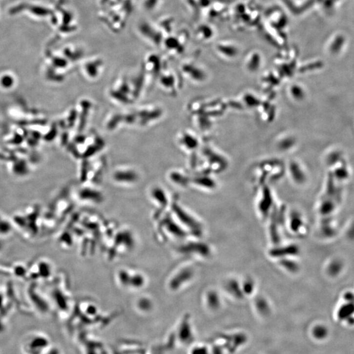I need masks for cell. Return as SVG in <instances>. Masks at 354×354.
Returning a JSON list of instances; mask_svg holds the SVG:
<instances>
[{
  "instance_id": "cell-10",
  "label": "cell",
  "mask_w": 354,
  "mask_h": 354,
  "mask_svg": "<svg viewBox=\"0 0 354 354\" xmlns=\"http://www.w3.org/2000/svg\"><path fill=\"white\" fill-rule=\"evenodd\" d=\"M193 276H194V271L192 269L185 268V269L181 270L171 281V286L173 288L172 290H179L177 288H181L182 286L185 284V283L190 281Z\"/></svg>"
},
{
  "instance_id": "cell-11",
  "label": "cell",
  "mask_w": 354,
  "mask_h": 354,
  "mask_svg": "<svg viewBox=\"0 0 354 354\" xmlns=\"http://www.w3.org/2000/svg\"><path fill=\"white\" fill-rule=\"evenodd\" d=\"M80 106L82 107V116L80 117V127L82 129L83 128L85 129L86 124L87 123L88 120L89 119L91 115L92 110H93V104L91 101L89 99H84L80 103Z\"/></svg>"
},
{
  "instance_id": "cell-5",
  "label": "cell",
  "mask_w": 354,
  "mask_h": 354,
  "mask_svg": "<svg viewBox=\"0 0 354 354\" xmlns=\"http://www.w3.org/2000/svg\"><path fill=\"white\" fill-rule=\"evenodd\" d=\"M104 62L102 59L92 58L85 61L82 66L84 78L89 82H95L102 75Z\"/></svg>"
},
{
  "instance_id": "cell-20",
  "label": "cell",
  "mask_w": 354,
  "mask_h": 354,
  "mask_svg": "<svg viewBox=\"0 0 354 354\" xmlns=\"http://www.w3.org/2000/svg\"><path fill=\"white\" fill-rule=\"evenodd\" d=\"M243 292L244 294L252 293L254 290L253 282L251 280H246L243 284H242Z\"/></svg>"
},
{
  "instance_id": "cell-4",
  "label": "cell",
  "mask_w": 354,
  "mask_h": 354,
  "mask_svg": "<svg viewBox=\"0 0 354 354\" xmlns=\"http://www.w3.org/2000/svg\"><path fill=\"white\" fill-rule=\"evenodd\" d=\"M158 87L166 95L175 97L180 89L179 78L175 72L168 69H164L158 76L156 80Z\"/></svg>"
},
{
  "instance_id": "cell-16",
  "label": "cell",
  "mask_w": 354,
  "mask_h": 354,
  "mask_svg": "<svg viewBox=\"0 0 354 354\" xmlns=\"http://www.w3.org/2000/svg\"><path fill=\"white\" fill-rule=\"evenodd\" d=\"M80 196L85 200H100L102 194L100 191L91 187H85L80 192Z\"/></svg>"
},
{
  "instance_id": "cell-1",
  "label": "cell",
  "mask_w": 354,
  "mask_h": 354,
  "mask_svg": "<svg viewBox=\"0 0 354 354\" xmlns=\"http://www.w3.org/2000/svg\"><path fill=\"white\" fill-rule=\"evenodd\" d=\"M107 96L118 106H128L137 101L129 77L120 76L108 87Z\"/></svg>"
},
{
  "instance_id": "cell-22",
  "label": "cell",
  "mask_w": 354,
  "mask_h": 354,
  "mask_svg": "<svg viewBox=\"0 0 354 354\" xmlns=\"http://www.w3.org/2000/svg\"><path fill=\"white\" fill-rule=\"evenodd\" d=\"M302 225V221L301 219H300V217L294 215L292 216V223H291V227H292V229L294 230V231H296L297 230V229L298 228H300L301 227Z\"/></svg>"
},
{
  "instance_id": "cell-13",
  "label": "cell",
  "mask_w": 354,
  "mask_h": 354,
  "mask_svg": "<svg viewBox=\"0 0 354 354\" xmlns=\"http://www.w3.org/2000/svg\"><path fill=\"white\" fill-rule=\"evenodd\" d=\"M49 340L43 336H36L31 340L29 344L31 354H40L42 350L49 346Z\"/></svg>"
},
{
  "instance_id": "cell-24",
  "label": "cell",
  "mask_w": 354,
  "mask_h": 354,
  "mask_svg": "<svg viewBox=\"0 0 354 354\" xmlns=\"http://www.w3.org/2000/svg\"><path fill=\"white\" fill-rule=\"evenodd\" d=\"M3 325L1 324V323H0V333H1L3 332Z\"/></svg>"
},
{
  "instance_id": "cell-18",
  "label": "cell",
  "mask_w": 354,
  "mask_h": 354,
  "mask_svg": "<svg viewBox=\"0 0 354 354\" xmlns=\"http://www.w3.org/2000/svg\"><path fill=\"white\" fill-rule=\"evenodd\" d=\"M292 258H280L279 261V264L286 271L292 273L296 272L298 271V269H299V266Z\"/></svg>"
},
{
  "instance_id": "cell-15",
  "label": "cell",
  "mask_w": 354,
  "mask_h": 354,
  "mask_svg": "<svg viewBox=\"0 0 354 354\" xmlns=\"http://www.w3.org/2000/svg\"><path fill=\"white\" fill-rule=\"evenodd\" d=\"M150 196L151 199L154 202L161 203V204L162 203L164 204L168 200L167 192L164 190V187L158 185H154L151 187Z\"/></svg>"
},
{
  "instance_id": "cell-23",
  "label": "cell",
  "mask_w": 354,
  "mask_h": 354,
  "mask_svg": "<svg viewBox=\"0 0 354 354\" xmlns=\"http://www.w3.org/2000/svg\"><path fill=\"white\" fill-rule=\"evenodd\" d=\"M47 354H60V352L56 348H52Z\"/></svg>"
},
{
  "instance_id": "cell-2",
  "label": "cell",
  "mask_w": 354,
  "mask_h": 354,
  "mask_svg": "<svg viewBox=\"0 0 354 354\" xmlns=\"http://www.w3.org/2000/svg\"><path fill=\"white\" fill-rule=\"evenodd\" d=\"M133 110L136 118V128L151 127L158 123L165 115L163 106L156 103L142 105Z\"/></svg>"
},
{
  "instance_id": "cell-19",
  "label": "cell",
  "mask_w": 354,
  "mask_h": 354,
  "mask_svg": "<svg viewBox=\"0 0 354 354\" xmlns=\"http://www.w3.org/2000/svg\"><path fill=\"white\" fill-rule=\"evenodd\" d=\"M290 169L291 176H292L293 181H295L296 183H302V182H303V173H302L299 166L295 162H292L291 164Z\"/></svg>"
},
{
  "instance_id": "cell-3",
  "label": "cell",
  "mask_w": 354,
  "mask_h": 354,
  "mask_svg": "<svg viewBox=\"0 0 354 354\" xmlns=\"http://www.w3.org/2000/svg\"><path fill=\"white\" fill-rule=\"evenodd\" d=\"M111 180L115 185L121 187H132L141 179L139 170L131 165H120L112 170Z\"/></svg>"
},
{
  "instance_id": "cell-12",
  "label": "cell",
  "mask_w": 354,
  "mask_h": 354,
  "mask_svg": "<svg viewBox=\"0 0 354 354\" xmlns=\"http://www.w3.org/2000/svg\"><path fill=\"white\" fill-rule=\"evenodd\" d=\"M167 175V179H169L172 183L175 184L176 185L181 186V187H184V186L187 185V181H189L187 175L179 169H173L170 170Z\"/></svg>"
},
{
  "instance_id": "cell-14",
  "label": "cell",
  "mask_w": 354,
  "mask_h": 354,
  "mask_svg": "<svg viewBox=\"0 0 354 354\" xmlns=\"http://www.w3.org/2000/svg\"><path fill=\"white\" fill-rule=\"evenodd\" d=\"M183 72L191 81L201 82L204 80L203 79L204 74H203L202 71L196 66H190V65L183 66Z\"/></svg>"
},
{
  "instance_id": "cell-8",
  "label": "cell",
  "mask_w": 354,
  "mask_h": 354,
  "mask_svg": "<svg viewBox=\"0 0 354 354\" xmlns=\"http://www.w3.org/2000/svg\"><path fill=\"white\" fill-rule=\"evenodd\" d=\"M104 127L107 131L112 133L124 127L123 112L115 111L107 116L104 122Z\"/></svg>"
},
{
  "instance_id": "cell-6",
  "label": "cell",
  "mask_w": 354,
  "mask_h": 354,
  "mask_svg": "<svg viewBox=\"0 0 354 354\" xmlns=\"http://www.w3.org/2000/svg\"><path fill=\"white\" fill-rule=\"evenodd\" d=\"M178 217L183 221L186 227L189 228L191 231H192L195 235H201L203 233V226L200 222H199L196 218L187 212L185 209H183L181 207H177Z\"/></svg>"
},
{
  "instance_id": "cell-21",
  "label": "cell",
  "mask_w": 354,
  "mask_h": 354,
  "mask_svg": "<svg viewBox=\"0 0 354 354\" xmlns=\"http://www.w3.org/2000/svg\"><path fill=\"white\" fill-rule=\"evenodd\" d=\"M290 93L292 96L296 99H301L303 97L302 95V90L301 88L296 85H292L291 87Z\"/></svg>"
},
{
  "instance_id": "cell-9",
  "label": "cell",
  "mask_w": 354,
  "mask_h": 354,
  "mask_svg": "<svg viewBox=\"0 0 354 354\" xmlns=\"http://www.w3.org/2000/svg\"><path fill=\"white\" fill-rule=\"evenodd\" d=\"M299 249L295 245H289L286 246H278L272 249L270 254L273 258H280L292 257L298 254Z\"/></svg>"
},
{
  "instance_id": "cell-7",
  "label": "cell",
  "mask_w": 354,
  "mask_h": 354,
  "mask_svg": "<svg viewBox=\"0 0 354 354\" xmlns=\"http://www.w3.org/2000/svg\"><path fill=\"white\" fill-rule=\"evenodd\" d=\"M177 143L179 146L185 151H193L198 146V140L194 134L184 131L178 134Z\"/></svg>"
},
{
  "instance_id": "cell-17",
  "label": "cell",
  "mask_w": 354,
  "mask_h": 354,
  "mask_svg": "<svg viewBox=\"0 0 354 354\" xmlns=\"http://www.w3.org/2000/svg\"><path fill=\"white\" fill-rule=\"evenodd\" d=\"M225 288L229 294H233V296L241 297L242 294H244L242 284H240V283L233 280V279H230V280L228 281L227 284H226Z\"/></svg>"
}]
</instances>
